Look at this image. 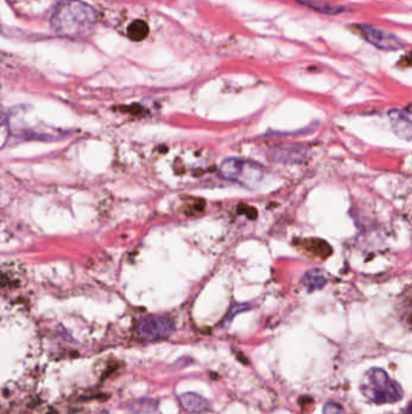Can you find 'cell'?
<instances>
[{"instance_id":"obj_1","label":"cell","mask_w":412,"mask_h":414,"mask_svg":"<svg viewBox=\"0 0 412 414\" xmlns=\"http://www.w3.org/2000/svg\"><path fill=\"white\" fill-rule=\"evenodd\" d=\"M97 22L95 9L81 0H61L51 17V27L63 38L81 39L90 35Z\"/></svg>"},{"instance_id":"obj_2","label":"cell","mask_w":412,"mask_h":414,"mask_svg":"<svg viewBox=\"0 0 412 414\" xmlns=\"http://www.w3.org/2000/svg\"><path fill=\"white\" fill-rule=\"evenodd\" d=\"M360 390L369 401L377 405L396 403L404 395L399 383L391 379L387 372L381 369H371L364 374Z\"/></svg>"},{"instance_id":"obj_3","label":"cell","mask_w":412,"mask_h":414,"mask_svg":"<svg viewBox=\"0 0 412 414\" xmlns=\"http://www.w3.org/2000/svg\"><path fill=\"white\" fill-rule=\"evenodd\" d=\"M219 172L223 179L246 188L258 186L265 174L264 167L260 164L239 157H229L224 160L219 167Z\"/></svg>"},{"instance_id":"obj_4","label":"cell","mask_w":412,"mask_h":414,"mask_svg":"<svg viewBox=\"0 0 412 414\" xmlns=\"http://www.w3.org/2000/svg\"><path fill=\"white\" fill-rule=\"evenodd\" d=\"M176 330L172 318L165 315H149L137 323L138 337L145 340H159L171 336Z\"/></svg>"},{"instance_id":"obj_5","label":"cell","mask_w":412,"mask_h":414,"mask_svg":"<svg viewBox=\"0 0 412 414\" xmlns=\"http://www.w3.org/2000/svg\"><path fill=\"white\" fill-rule=\"evenodd\" d=\"M358 29L362 37L379 50L396 51L400 50L404 46L403 42H400L394 34L389 33L384 29L375 28V27L365 25L359 26Z\"/></svg>"},{"instance_id":"obj_6","label":"cell","mask_w":412,"mask_h":414,"mask_svg":"<svg viewBox=\"0 0 412 414\" xmlns=\"http://www.w3.org/2000/svg\"><path fill=\"white\" fill-rule=\"evenodd\" d=\"M391 129L403 140H412V112L391 111L389 112Z\"/></svg>"},{"instance_id":"obj_7","label":"cell","mask_w":412,"mask_h":414,"mask_svg":"<svg viewBox=\"0 0 412 414\" xmlns=\"http://www.w3.org/2000/svg\"><path fill=\"white\" fill-rule=\"evenodd\" d=\"M179 401L184 410L190 413H200L208 410V401L198 393H185L179 396Z\"/></svg>"},{"instance_id":"obj_8","label":"cell","mask_w":412,"mask_h":414,"mask_svg":"<svg viewBox=\"0 0 412 414\" xmlns=\"http://www.w3.org/2000/svg\"><path fill=\"white\" fill-rule=\"evenodd\" d=\"M326 282L324 273L319 269L311 270L309 273H306L305 276L302 279V284L309 292L321 290V287L326 285Z\"/></svg>"},{"instance_id":"obj_9","label":"cell","mask_w":412,"mask_h":414,"mask_svg":"<svg viewBox=\"0 0 412 414\" xmlns=\"http://www.w3.org/2000/svg\"><path fill=\"white\" fill-rule=\"evenodd\" d=\"M149 27L144 21L137 20L128 26L127 37L133 42H142L143 39L148 37Z\"/></svg>"},{"instance_id":"obj_10","label":"cell","mask_w":412,"mask_h":414,"mask_svg":"<svg viewBox=\"0 0 412 414\" xmlns=\"http://www.w3.org/2000/svg\"><path fill=\"white\" fill-rule=\"evenodd\" d=\"M403 65L404 66H412V52L411 54L406 55L404 58H403Z\"/></svg>"},{"instance_id":"obj_11","label":"cell","mask_w":412,"mask_h":414,"mask_svg":"<svg viewBox=\"0 0 412 414\" xmlns=\"http://www.w3.org/2000/svg\"><path fill=\"white\" fill-rule=\"evenodd\" d=\"M403 414H412V401L408 403Z\"/></svg>"}]
</instances>
